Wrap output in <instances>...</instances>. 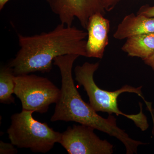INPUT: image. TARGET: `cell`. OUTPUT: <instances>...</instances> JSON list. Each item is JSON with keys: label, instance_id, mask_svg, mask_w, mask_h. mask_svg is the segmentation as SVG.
<instances>
[{"label": "cell", "instance_id": "1", "mask_svg": "<svg viewBox=\"0 0 154 154\" xmlns=\"http://www.w3.org/2000/svg\"><path fill=\"white\" fill-rule=\"evenodd\" d=\"M88 33L60 23L48 32L31 36L18 35L20 49L8 65L15 75L49 72L58 57L76 54L87 57Z\"/></svg>", "mask_w": 154, "mask_h": 154}, {"label": "cell", "instance_id": "2", "mask_svg": "<svg viewBox=\"0 0 154 154\" xmlns=\"http://www.w3.org/2000/svg\"><path fill=\"white\" fill-rule=\"evenodd\" d=\"M79 57L76 54H67L58 57L54 60L53 64L60 71L62 86L60 96L56 103L51 121L75 122L91 127L120 140L125 146L126 154L136 153L142 142L130 137L125 131L119 128L116 119L113 116L109 115L107 118H104L97 114L80 96L75 87L72 75L73 64Z\"/></svg>", "mask_w": 154, "mask_h": 154}, {"label": "cell", "instance_id": "3", "mask_svg": "<svg viewBox=\"0 0 154 154\" xmlns=\"http://www.w3.org/2000/svg\"><path fill=\"white\" fill-rule=\"evenodd\" d=\"M99 66V63L85 62L82 66H77L75 68L76 81L84 87L90 101V105L97 112H106L109 115L115 113L116 115L123 116L132 120L134 124L143 131L147 129L149 124L147 119L143 112L141 103L140 102V110L137 114L128 115L119 110L117 99L123 93H134L143 98L141 92L142 86L134 88L125 85L113 92L103 90L96 85L94 79L95 72Z\"/></svg>", "mask_w": 154, "mask_h": 154}, {"label": "cell", "instance_id": "4", "mask_svg": "<svg viewBox=\"0 0 154 154\" xmlns=\"http://www.w3.org/2000/svg\"><path fill=\"white\" fill-rule=\"evenodd\" d=\"M33 111L22 110L11 116L8 130L9 139L19 148H28L35 153H46L56 143H60L62 133L56 131L47 123L33 118Z\"/></svg>", "mask_w": 154, "mask_h": 154}, {"label": "cell", "instance_id": "5", "mask_svg": "<svg viewBox=\"0 0 154 154\" xmlns=\"http://www.w3.org/2000/svg\"><path fill=\"white\" fill-rule=\"evenodd\" d=\"M14 94L22 103V110L46 113L50 105L59 99V90L47 78L33 74L15 75Z\"/></svg>", "mask_w": 154, "mask_h": 154}, {"label": "cell", "instance_id": "6", "mask_svg": "<svg viewBox=\"0 0 154 154\" xmlns=\"http://www.w3.org/2000/svg\"><path fill=\"white\" fill-rule=\"evenodd\" d=\"M69 127L62 133L60 143L69 154H111L113 146L101 140L94 128L81 124Z\"/></svg>", "mask_w": 154, "mask_h": 154}, {"label": "cell", "instance_id": "7", "mask_svg": "<svg viewBox=\"0 0 154 154\" xmlns=\"http://www.w3.org/2000/svg\"><path fill=\"white\" fill-rule=\"evenodd\" d=\"M48 3L61 23L72 26L77 18L85 29L91 16L97 13L105 15L106 12L101 0H50Z\"/></svg>", "mask_w": 154, "mask_h": 154}, {"label": "cell", "instance_id": "8", "mask_svg": "<svg viewBox=\"0 0 154 154\" xmlns=\"http://www.w3.org/2000/svg\"><path fill=\"white\" fill-rule=\"evenodd\" d=\"M101 13L94 14L88 21L86 44L87 57L102 59L109 43L110 22Z\"/></svg>", "mask_w": 154, "mask_h": 154}, {"label": "cell", "instance_id": "9", "mask_svg": "<svg viewBox=\"0 0 154 154\" xmlns=\"http://www.w3.org/2000/svg\"><path fill=\"white\" fill-rule=\"evenodd\" d=\"M152 33H154V17L131 14L125 16L119 24L113 37L116 39L122 40Z\"/></svg>", "mask_w": 154, "mask_h": 154}, {"label": "cell", "instance_id": "10", "mask_svg": "<svg viewBox=\"0 0 154 154\" xmlns=\"http://www.w3.org/2000/svg\"><path fill=\"white\" fill-rule=\"evenodd\" d=\"M122 50L129 56L140 57L145 60L154 54V33L127 38Z\"/></svg>", "mask_w": 154, "mask_h": 154}, {"label": "cell", "instance_id": "11", "mask_svg": "<svg viewBox=\"0 0 154 154\" xmlns=\"http://www.w3.org/2000/svg\"><path fill=\"white\" fill-rule=\"evenodd\" d=\"M13 69L8 66L1 67L0 70V102L5 104L15 103L14 94L15 79Z\"/></svg>", "mask_w": 154, "mask_h": 154}, {"label": "cell", "instance_id": "12", "mask_svg": "<svg viewBox=\"0 0 154 154\" xmlns=\"http://www.w3.org/2000/svg\"><path fill=\"white\" fill-rule=\"evenodd\" d=\"M12 143H7L3 141H0V154H15L18 152L17 149Z\"/></svg>", "mask_w": 154, "mask_h": 154}, {"label": "cell", "instance_id": "13", "mask_svg": "<svg viewBox=\"0 0 154 154\" xmlns=\"http://www.w3.org/2000/svg\"><path fill=\"white\" fill-rule=\"evenodd\" d=\"M137 14L148 17H154V6L144 5L139 10Z\"/></svg>", "mask_w": 154, "mask_h": 154}, {"label": "cell", "instance_id": "14", "mask_svg": "<svg viewBox=\"0 0 154 154\" xmlns=\"http://www.w3.org/2000/svg\"><path fill=\"white\" fill-rule=\"evenodd\" d=\"M122 0H101L102 6L105 11L109 12L113 10Z\"/></svg>", "mask_w": 154, "mask_h": 154}, {"label": "cell", "instance_id": "15", "mask_svg": "<svg viewBox=\"0 0 154 154\" xmlns=\"http://www.w3.org/2000/svg\"><path fill=\"white\" fill-rule=\"evenodd\" d=\"M144 61L146 64L150 66L154 71V54Z\"/></svg>", "mask_w": 154, "mask_h": 154}, {"label": "cell", "instance_id": "16", "mask_svg": "<svg viewBox=\"0 0 154 154\" xmlns=\"http://www.w3.org/2000/svg\"><path fill=\"white\" fill-rule=\"evenodd\" d=\"M10 0H0V10H2Z\"/></svg>", "mask_w": 154, "mask_h": 154}, {"label": "cell", "instance_id": "17", "mask_svg": "<svg viewBox=\"0 0 154 154\" xmlns=\"http://www.w3.org/2000/svg\"><path fill=\"white\" fill-rule=\"evenodd\" d=\"M148 107L149 110H150L152 114H153L154 116V109H152L151 107H150V106L149 105H148ZM153 134L154 135V127H153Z\"/></svg>", "mask_w": 154, "mask_h": 154}, {"label": "cell", "instance_id": "18", "mask_svg": "<svg viewBox=\"0 0 154 154\" xmlns=\"http://www.w3.org/2000/svg\"><path fill=\"white\" fill-rule=\"evenodd\" d=\"M46 1H47V2H49V1H50V0H46Z\"/></svg>", "mask_w": 154, "mask_h": 154}]
</instances>
